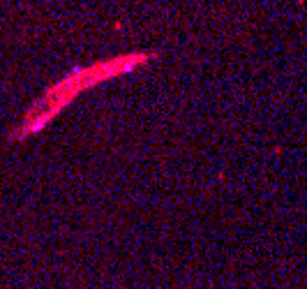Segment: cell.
Masks as SVG:
<instances>
[{
    "label": "cell",
    "mask_w": 307,
    "mask_h": 289,
    "mask_svg": "<svg viewBox=\"0 0 307 289\" xmlns=\"http://www.w3.org/2000/svg\"><path fill=\"white\" fill-rule=\"evenodd\" d=\"M146 60H148V56L136 53V56H123V58H113V60H106V63H97V65H90V67H79L76 72L67 74L60 83H56L53 88H49L32 104V109L26 113L23 123L14 132V139L21 141V139L30 136L35 132H39L67 102H72L81 90L90 88V86L104 81V79H111L116 74L132 72L139 63H146Z\"/></svg>",
    "instance_id": "1"
}]
</instances>
